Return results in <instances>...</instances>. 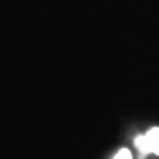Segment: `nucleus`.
<instances>
[{
	"label": "nucleus",
	"instance_id": "nucleus-2",
	"mask_svg": "<svg viewBox=\"0 0 159 159\" xmlns=\"http://www.w3.org/2000/svg\"><path fill=\"white\" fill-rule=\"evenodd\" d=\"M113 159H133V156H131V152L127 150V148H122V150H120Z\"/></svg>",
	"mask_w": 159,
	"mask_h": 159
},
{
	"label": "nucleus",
	"instance_id": "nucleus-1",
	"mask_svg": "<svg viewBox=\"0 0 159 159\" xmlns=\"http://www.w3.org/2000/svg\"><path fill=\"white\" fill-rule=\"evenodd\" d=\"M134 145L142 154H157L159 156V127H154L145 134V136H138L134 140Z\"/></svg>",
	"mask_w": 159,
	"mask_h": 159
}]
</instances>
